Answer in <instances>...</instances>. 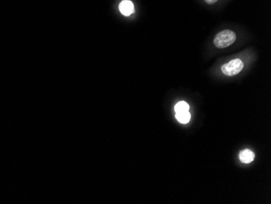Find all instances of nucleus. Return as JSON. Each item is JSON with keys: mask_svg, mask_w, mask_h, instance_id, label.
I'll use <instances>...</instances> for the list:
<instances>
[{"mask_svg": "<svg viewBox=\"0 0 271 204\" xmlns=\"http://www.w3.org/2000/svg\"><path fill=\"white\" fill-rule=\"evenodd\" d=\"M236 34L233 31L225 30L219 32L213 39V44L216 47L226 48L235 43Z\"/></svg>", "mask_w": 271, "mask_h": 204, "instance_id": "nucleus-1", "label": "nucleus"}, {"mask_svg": "<svg viewBox=\"0 0 271 204\" xmlns=\"http://www.w3.org/2000/svg\"><path fill=\"white\" fill-rule=\"evenodd\" d=\"M243 68V62L240 59H235L222 66L221 70L224 75L232 77L241 73Z\"/></svg>", "mask_w": 271, "mask_h": 204, "instance_id": "nucleus-2", "label": "nucleus"}, {"mask_svg": "<svg viewBox=\"0 0 271 204\" xmlns=\"http://www.w3.org/2000/svg\"><path fill=\"white\" fill-rule=\"evenodd\" d=\"M119 8H120V13L123 16H130L131 14H133L134 13V5H133V2L130 1V0H123V1H122L120 3Z\"/></svg>", "mask_w": 271, "mask_h": 204, "instance_id": "nucleus-3", "label": "nucleus"}, {"mask_svg": "<svg viewBox=\"0 0 271 204\" xmlns=\"http://www.w3.org/2000/svg\"><path fill=\"white\" fill-rule=\"evenodd\" d=\"M254 157H255V155L254 152L249 149L243 150L239 155V158L241 159V161L243 162L244 164H249L254 161Z\"/></svg>", "mask_w": 271, "mask_h": 204, "instance_id": "nucleus-4", "label": "nucleus"}, {"mask_svg": "<svg viewBox=\"0 0 271 204\" xmlns=\"http://www.w3.org/2000/svg\"><path fill=\"white\" fill-rule=\"evenodd\" d=\"M176 118L179 122L182 124L188 123V121H190L191 118V115L189 113V111H180V112H176Z\"/></svg>", "mask_w": 271, "mask_h": 204, "instance_id": "nucleus-5", "label": "nucleus"}, {"mask_svg": "<svg viewBox=\"0 0 271 204\" xmlns=\"http://www.w3.org/2000/svg\"><path fill=\"white\" fill-rule=\"evenodd\" d=\"M175 110H176V112L188 111H189V105L186 102L181 101V102L176 104V107H175Z\"/></svg>", "mask_w": 271, "mask_h": 204, "instance_id": "nucleus-6", "label": "nucleus"}, {"mask_svg": "<svg viewBox=\"0 0 271 204\" xmlns=\"http://www.w3.org/2000/svg\"><path fill=\"white\" fill-rule=\"evenodd\" d=\"M206 1V3H208V4H213V3H215L218 0H205Z\"/></svg>", "mask_w": 271, "mask_h": 204, "instance_id": "nucleus-7", "label": "nucleus"}]
</instances>
